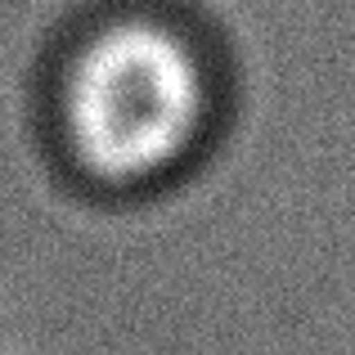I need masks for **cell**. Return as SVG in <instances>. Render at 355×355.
I'll list each match as a JSON object with an SVG mask.
<instances>
[{
	"label": "cell",
	"mask_w": 355,
	"mask_h": 355,
	"mask_svg": "<svg viewBox=\"0 0 355 355\" xmlns=\"http://www.w3.org/2000/svg\"><path fill=\"white\" fill-rule=\"evenodd\" d=\"M211 86L189 36L148 14L104 23L59 81V130L90 180L139 189L184 162L207 126Z\"/></svg>",
	"instance_id": "cell-1"
}]
</instances>
